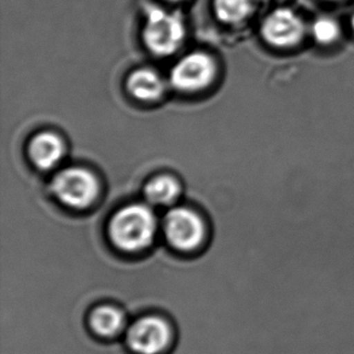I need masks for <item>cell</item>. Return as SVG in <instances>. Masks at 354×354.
<instances>
[{"label": "cell", "mask_w": 354, "mask_h": 354, "mask_svg": "<svg viewBox=\"0 0 354 354\" xmlns=\"http://www.w3.org/2000/svg\"><path fill=\"white\" fill-rule=\"evenodd\" d=\"M111 239L124 252H138L153 242L156 232V218L145 205H131L116 213L111 219Z\"/></svg>", "instance_id": "6da1fadb"}, {"label": "cell", "mask_w": 354, "mask_h": 354, "mask_svg": "<svg viewBox=\"0 0 354 354\" xmlns=\"http://www.w3.org/2000/svg\"><path fill=\"white\" fill-rule=\"evenodd\" d=\"M172 344V328L161 317H142L126 330V345L134 354H165Z\"/></svg>", "instance_id": "7a4b0ae2"}, {"label": "cell", "mask_w": 354, "mask_h": 354, "mask_svg": "<svg viewBox=\"0 0 354 354\" xmlns=\"http://www.w3.org/2000/svg\"><path fill=\"white\" fill-rule=\"evenodd\" d=\"M53 192L58 200L73 208H86L96 200L98 183L90 171L72 167L63 169L53 178Z\"/></svg>", "instance_id": "3957f363"}, {"label": "cell", "mask_w": 354, "mask_h": 354, "mask_svg": "<svg viewBox=\"0 0 354 354\" xmlns=\"http://www.w3.org/2000/svg\"><path fill=\"white\" fill-rule=\"evenodd\" d=\"M183 38L184 27L180 19L162 10L149 11L144 39L153 53L161 56L171 55L180 46Z\"/></svg>", "instance_id": "277c9868"}, {"label": "cell", "mask_w": 354, "mask_h": 354, "mask_svg": "<svg viewBox=\"0 0 354 354\" xmlns=\"http://www.w3.org/2000/svg\"><path fill=\"white\" fill-rule=\"evenodd\" d=\"M165 231L169 243L179 250H192L201 243L205 226L201 218L187 208H173L165 218Z\"/></svg>", "instance_id": "5b68a950"}, {"label": "cell", "mask_w": 354, "mask_h": 354, "mask_svg": "<svg viewBox=\"0 0 354 354\" xmlns=\"http://www.w3.org/2000/svg\"><path fill=\"white\" fill-rule=\"evenodd\" d=\"M214 73V63L209 56L201 53H192L173 68L171 82L180 91H200L211 84Z\"/></svg>", "instance_id": "8992f818"}, {"label": "cell", "mask_w": 354, "mask_h": 354, "mask_svg": "<svg viewBox=\"0 0 354 354\" xmlns=\"http://www.w3.org/2000/svg\"><path fill=\"white\" fill-rule=\"evenodd\" d=\"M263 34L268 43L287 48L301 39L304 24L290 10H276L265 21Z\"/></svg>", "instance_id": "52a82bcc"}, {"label": "cell", "mask_w": 354, "mask_h": 354, "mask_svg": "<svg viewBox=\"0 0 354 354\" xmlns=\"http://www.w3.org/2000/svg\"><path fill=\"white\" fill-rule=\"evenodd\" d=\"M64 153L62 140L56 134L44 132L34 137L29 145V155L34 165L40 169H51L62 158Z\"/></svg>", "instance_id": "ba28073f"}, {"label": "cell", "mask_w": 354, "mask_h": 354, "mask_svg": "<svg viewBox=\"0 0 354 354\" xmlns=\"http://www.w3.org/2000/svg\"><path fill=\"white\" fill-rule=\"evenodd\" d=\"M88 323L91 330L102 339H114L127 330L124 313L114 306L97 307L92 311Z\"/></svg>", "instance_id": "9c48e42d"}, {"label": "cell", "mask_w": 354, "mask_h": 354, "mask_svg": "<svg viewBox=\"0 0 354 354\" xmlns=\"http://www.w3.org/2000/svg\"><path fill=\"white\" fill-rule=\"evenodd\" d=\"M129 90L140 101L151 102L161 97L165 90L162 79L150 69H139L129 79Z\"/></svg>", "instance_id": "30bf717a"}, {"label": "cell", "mask_w": 354, "mask_h": 354, "mask_svg": "<svg viewBox=\"0 0 354 354\" xmlns=\"http://www.w3.org/2000/svg\"><path fill=\"white\" fill-rule=\"evenodd\" d=\"M145 197L153 205H169L177 198L179 194V184L176 179L168 176H160L153 178V180L145 187Z\"/></svg>", "instance_id": "8fae6325"}, {"label": "cell", "mask_w": 354, "mask_h": 354, "mask_svg": "<svg viewBox=\"0 0 354 354\" xmlns=\"http://www.w3.org/2000/svg\"><path fill=\"white\" fill-rule=\"evenodd\" d=\"M250 8V0H216V15L227 24H235L243 19L249 14Z\"/></svg>", "instance_id": "7c38bea8"}, {"label": "cell", "mask_w": 354, "mask_h": 354, "mask_svg": "<svg viewBox=\"0 0 354 354\" xmlns=\"http://www.w3.org/2000/svg\"><path fill=\"white\" fill-rule=\"evenodd\" d=\"M313 35L322 44H329L334 41L339 35L337 24L329 19H321L313 24Z\"/></svg>", "instance_id": "4fadbf2b"}, {"label": "cell", "mask_w": 354, "mask_h": 354, "mask_svg": "<svg viewBox=\"0 0 354 354\" xmlns=\"http://www.w3.org/2000/svg\"><path fill=\"white\" fill-rule=\"evenodd\" d=\"M352 26H353V28H354V16H353V19H352Z\"/></svg>", "instance_id": "5bb4252c"}]
</instances>
